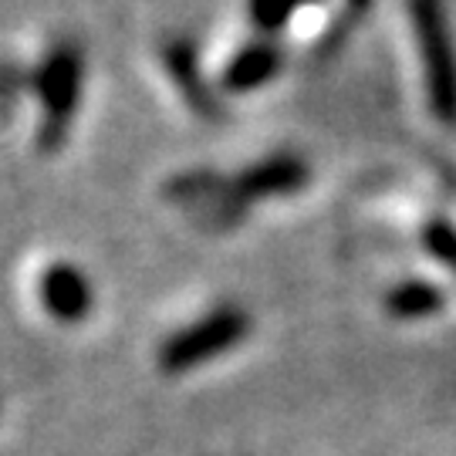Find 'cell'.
I'll list each match as a JSON object with an SVG mask.
<instances>
[{
  "label": "cell",
  "mask_w": 456,
  "mask_h": 456,
  "mask_svg": "<svg viewBox=\"0 0 456 456\" xmlns=\"http://www.w3.org/2000/svg\"><path fill=\"white\" fill-rule=\"evenodd\" d=\"M446 308V294L429 284V281H403L399 288L386 294V311L399 322H416V318H429L436 311Z\"/></svg>",
  "instance_id": "ba28073f"
},
{
  "label": "cell",
  "mask_w": 456,
  "mask_h": 456,
  "mask_svg": "<svg viewBox=\"0 0 456 456\" xmlns=\"http://www.w3.org/2000/svg\"><path fill=\"white\" fill-rule=\"evenodd\" d=\"M426 250L436 257L440 264H446L450 271H456V227L446 220H429L423 230Z\"/></svg>",
  "instance_id": "30bf717a"
},
{
  "label": "cell",
  "mask_w": 456,
  "mask_h": 456,
  "mask_svg": "<svg viewBox=\"0 0 456 456\" xmlns=\"http://www.w3.org/2000/svg\"><path fill=\"white\" fill-rule=\"evenodd\" d=\"M284 68V54L281 48L267 45V41H254L244 45L233 58L227 61L224 75H220V88L227 95H247V92H257L267 82H274Z\"/></svg>",
  "instance_id": "8992f818"
},
{
  "label": "cell",
  "mask_w": 456,
  "mask_h": 456,
  "mask_svg": "<svg viewBox=\"0 0 456 456\" xmlns=\"http://www.w3.org/2000/svg\"><path fill=\"white\" fill-rule=\"evenodd\" d=\"M308 180L311 169L305 159H297L291 152H277V156H267L261 163L247 166L244 173L230 183L227 196L240 200V203H257V200H271V196L297 193Z\"/></svg>",
  "instance_id": "277c9868"
},
{
  "label": "cell",
  "mask_w": 456,
  "mask_h": 456,
  "mask_svg": "<svg viewBox=\"0 0 456 456\" xmlns=\"http://www.w3.org/2000/svg\"><path fill=\"white\" fill-rule=\"evenodd\" d=\"M163 61H166V71L173 75V82L180 85L183 98L193 105V112L203 115V118H216L220 105H216V95L203 82V71H200V58H196L193 45L186 37L169 41L163 48Z\"/></svg>",
  "instance_id": "52a82bcc"
},
{
  "label": "cell",
  "mask_w": 456,
  "mask_h": 456,
  "mask_svg": "<svg viewBox=\"0 0 456 456\" xmlns=\"http://www.w3.org/2000/svg\"><path fill=\"white\" fill-rule=\"evenodd\" d=\"M318 0H247V14L261 31H281L284 24H291L297 11H305Z\"/></svg>",
  "instance_id": "9c48e42d"
},
{
  "label": "cell",
  "mask_w": 456,
  "mask_h": 456,
  "mask_svg": "<svg viewBox=\"0 0 456 456\" xmlns=\"http://www.w3.org/2000/svg\"><path fill=\"white\" fill-rule=\"evenodd\" d=\"M247 331H250L247 311H240L237 305H224V308L210 311L200 322L176 331L173 338H166L159 348V369L166 375H180L196 369V365H207L220 352H230L233 345L244 342Z\"/></svg>",
  "instance_id": "3957f363"
},
{
  "label": "cell",
  "mask_w": 456,
  "mask_h": 456,
  "mask_svg": "<svg viewBox=\"0 0 456 456\" xmlns=\"http://www.w3.org/2000/svg\"><path fill=\"white\" fill-rule=\"evenodd\" d=\"M41 305L51 318L75 325L88 318V311L95 305V288L92 281L82 274V267L75 264H51L48 271L41 274Z\"/></svg>",
  "instance_id": "5b68a950"
},
{
  "label": "cell",
  "mask_w": 456,
  "mask_h": 456,
  "mask_svg": "<svg viewBox=\"0 0 456 456\" xmlns=\"http://www.w3.org/2000/svg\"><path fill=\"white\" fill-rule=\"evenodd\" d=\"M82 82L85 54L71 41H61L37 68L34 88H37L41 109H45L41 129H37V146L45 152H54V149L65 146L75 112H78V102H82Z\"/></svg>",
  "instance_id": "6da1fadb"
},
{
  "label": "cell",
  "mask_w": 456,
  "mask_h": 456,
  "mask_svg": "<svg viewBox=\"0 0 456 456\" xmlns=\"http://www.w3.org/2000/svg\"><path fill=\"white\" fill-rule=\"evenodd\" d=\"M412 28L423 54L429 109L443 126H456V45L440 0H412Z\"/></svg>",
  "instance_id": "7a4b0ae2"
}]
</instances>
